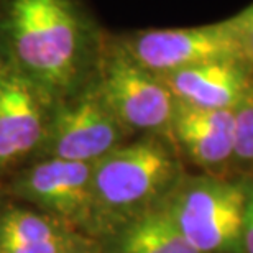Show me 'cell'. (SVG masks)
<instances>
[{"label": "cell", "instance_id": "5b68a950", "mask_svg": "<svg viewBox=\"0 0 253 253\" xmlns=\"http://www.w3.org/2000/svg\"><path fill=\"white\" fill-rule=\"evenodd\" d=\"M130 136L105 105L92 79L76 95L53 107L33 161L53 158L95 163Z\"/></svg>", "mask_w": 253, "mask_h": 253}, {"label": "cell", "instance_id": "3957f363", "mask_svg": "<svg viewBox=\"0 0 253 253\" xmlns=\"http://www.w3.org/2000/svg\"><path fill=\"white\" fill-rule=\"evenodd\" d=\"M245 202L247 178L186 173L161 207L201 253H244Z\"/></svg>", "mask_w": 253, "mask_h": 253}, {"label": "cell", "instance_id": "ba28073f", "mask_svg": "<svg viewBox=\"0 0 253 253\" xmlns=\"http://www.w3.org/2000/svg\"><path fill=\"white\" fill-rule=\"evenodd\" d=\"M53 105L0 53V171L33 158Z\"/></svg>", "mask_w": 253, "mask_h": 253}, {"label": "cell", "instance_id": "e0dca14e", "mask_svg": "<svg viewBox=\"0 0 253 253\" xmlns=\"http://www.w3.org/2000/svg\"><path fill=\"white\" fill-rule=\"evenodd\" d=\"M66 253H102V250H100V245L97 240L87 239V240H84L83 244H79L78 247H74V249H71Z\"/></svg>", "mask_w": 253, "mask_h": 253}, {"label": "cell", "instance_id": "4fadbf2b", "mask_svg": "<svg viewBox=\"0 0 253 253\" xmlns=\"http://www.w3.org/2000/svg\"><path fill=\"white\" fill-rule=\"evenodd\" d=\"M232 165L253 171V87L234 109V158Z\"/></svg>", "mask_w": 253, "mask_h": 253}, {"label": "cell", "instance_id": "7c38bea8", "mask_svg": "<svg viewBox=\"0 0 253 253\" xmlns=\"http://www.w3.org/2000/svg\"><path fill=\"white\" fill-rule=\"evenodd\" d=\"M78 234L61 220L30 206L3 204L0 207V249L63 240Z\"/></svg>", "mask_w": 253, "mask_h": 253}, {"label": "cell", "instance_id": "5bb4252c", "mask_svg": "<svg viewBox=\"0 0 253 253\" xmlns=\"http://www.w3.org/2000/svg\"><path fill=\"white\" fill-rule=\"evenodd\" d=\"M87 239H90V237L78 234L63 240H51L25 247H7V249H0V253H66Z\"/></svg>", "mask_w": 253, "mask_h": 253}, {"label": "cell", "instance_id": "52a82bcc", "mask_svg": "<svg viewBox=\"0 0 253 253\" xmlns=\"http://www.w3.org/2000/svg\"><path fill=\"white\" fill-rule=\"evenodd\" d=\"M94 163L35 160L10 181L8 192L33 209L89 237Z\"/></svg>", "mask_w": 253, "mask_h": 253}, {"label": "cell", "instance_id": "30bf717a", "mask_svg": "<svg viewBox=\"0 0 253 253\" xmlns=\"http://www.w3.org/2000/svg\"><path fill=\"white\" fill-rule=\"evenodd\" d=\"M174 99L197 109L234 110L253 87L247 59H224L160 76Z\"/></svg>", "mask_w": 253, "mask_h": 253}, {"label": "cell", "instance_id": "8fae6325", "mask_svg": "<svg viewBox=\"0 0 253 253\" xmlns=\"http://www.w3.org/2000/svg\"><path fill=\"white\" fill-rule=\"evenodd\" d=\"M97 242L102 253H201L176 229L163 207L128 222Z\"/></svg>", "mask_w": 253, "mask_h": 253}, {"label": "cell", "instance_id": "9c48e42d", "mask_svg": "<svg viewBox=\"0 0 253 253\" xmlns=\"http://www.w3.org/2000/svg\"><path fill=\"white\" fill-rule=\"evenodd\" d=\"M169 136L183 158L215 174L234 158V110L197 109L176 100Z\"/></svg>", "mask_w": 253, "mask_h": 253}, {"label": "cell", "instance_id": "9a60e30c", "mask_svg": "<svg viewBox=\"0 0 253 253\" xmlns=\"http://www.w3.org/2000/svg\"><path fill=\"white\" fill-rule=\"evenodd\" d=\"M232 18H234L237 33H239L244 56L253 68V2L247 5L244 10H240L239 13H235Z\"/></svg>", "mask_w": 253, "mask_h": 253}, {"label": "cell", "instance_id": "8992f818", "mask_svg": "<svg viewBox=\"0 0 253 253\" xmlns=\"http://www.w3.org/2000/svg\"><path fill=\"white\" fill-rule=\"evenodd\" d=\"M115 40L130 58L158 76L212 61L245 59L232 17L197 27L141 30Z\"/></svg>", "mask_w": 253, "mask_h": 253}, {"label": "cell", "instance_id": "ac0fdd59", "mask_svg": "<svg viewBox=\"0 0 253 253\" xmlns=\"http://www.w3.org/2000/svg\"><path fill=\"white\" fill-rule=\"evenodd\" d=\"M2 206H3V202H2V201H0V207H2Z\"/></svg>", "mask_w": 253, "mask_h": 253}, {"label": "cell", "instance_id": "7a4b0ae2", "mask_svg": "<svg viewBox=\"0 0 253 253\" xmlns=\"http://www.w3.org/2000/svg\"><path fill=\"white\" fill-rule=\"evenodd\" d=\"M186 169L173 140L141 135L94 163L89 237L100 240L110 232L160 209Z\"/></svg>", "mask_w": 253, "mask_h": 253}, {"label": "cell", "instance_id": "6da1fadb", "mask_svg": "<svg viewBox=\"0 0 253 253\" xmlns=\"http://www.w3.org/2000/svg\"><path fill=\"white\" fill-rule=\"evenodd\" d=\"M104 42L74 0H7L0 53L56 105L94 79Z\"/></svg>", "mask_w": 253, "mask_h": 253}, {"label": "cell", "instance_id": "277c9868", "mask_svg": "<svg viewBox=\"0 0 253 253\" xmlns=\"http://www.w3.org/2000/svg\"><path fill=\"white\" fill-rule=\"evenodd\" d=\"M94 84L130 135L169 136L176 110L174 95L158 74L130 58L117 40L104 43Z\"/></svg>", "mask_w": 253, "mask_h": 253}, {"label": "cell", "instance_id": "2e32d148", "mask_svg": "<svg viewBox=\"0 0 253 253\" xmlns=\"http://www.w3.org/2000/svg\"><path fill=\"white\" fill-rule=\"evenodd\" d=\"M242 250L253 253V176L247 178V202L242 224Z\"/></svg>", "mask_w": 253, "mask_h": 253}]
</instances>
